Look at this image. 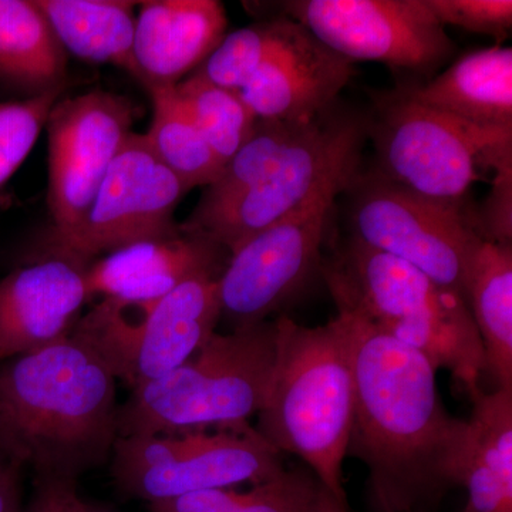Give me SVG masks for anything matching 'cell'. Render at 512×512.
Masks as SVG:
<instances>
[{"mask_svg":"<svg viewBox=\"0 0 512 512\" xmlns=\"http://www.w3.org/2000/svg\"><path fill=\"white\" fill-rule=\"evenodd\" d=\"M117 379L72 333L0 365V406L36 477L77 478L117 439Z\"/></svg>","mask_w":512,"mask_h":512,"instance_id":"obj_2","label":"cell"},{"mask_svg":"<svg viewBox=\"0 0 512 512\" xmlns=\"http://www.w3.org/2000/svg\"><path fill=\"white\" fill-rule=\"evenodd\" d=\"M87 266L45 254L0 281V363L69 335L87 299Z\"/></svg>","mask_w":512,"mask_h":512,"instance_id":"obj_13","label":"cell"},{"mask_svg":"<svg viewBox=\"0 0 512 512\" xmlns=\"http://www.w3.org/2000/svg\"><path fill=\"white\" fill-rule=\"evenodd\" d=\"M466 302L497 389L512 390V244L480 242L466 282Z\"/></svg>","mask_w":512,"mask_h":512,"instance_id":"obj_21","label":"cell"},{"mask_svg":"<svg viewBox=\"0 0 512 512\" xmlns=\"http://www.w3.org/2000/svg\"><path fill=\"white\" fill-rule=\"evenodd\" d=\"M284 470L281 454L252 427L190 431V443L173 463L120 478L116 485L150 503L190 491L262 484Z\"/></svg>","mask_w":512,"mask_h":512,"instance_id":"obj_14","label":"cell"},{"mask_svg":"<svg viewBox=\"0 0 512 512\" xmlns=\"http://www.w3.org/2000/svg\"><path fill=\"white\" fill-rule=\"evenodd\" d=\"M220 318L215 276H197L167 293L144 325L127 386L136 389L184 365L211 339Z\"/></svg>","mask_w":512,"mask_h":512,"instance_id":"obj_18","label":"cell"},{"mask_svg":"<svg viewBox=\"0 0 512 512\" xmlns=\"http://www.w3.org/2000/svg\"><path fill=\"white\" fill-rule=\"evenodd\" d=\"M313 512H350L348 507V500L346 498L338 497L325 487L320 490L318 503H316L315 511Z\"/></svg>","mask_w":512,"mask_h":512,"instance_id":"obj_35","label":"cell"},{"mask_svg":"<svg viewBox=\"0 0 512 512\" xmlns=\"http://www.w3.org/2000/svg\"><path fill=\"white\" fill-rule=\"evenodd\" d=\"M345 192L350 238L402 259L466 299L468 266L483 241L473 211L426 200L373 170H357Z\"/></svg>","mask_w":512,"mask_h":512,"instance_id":"obj_8","label":"cell"},{"mask_svg":"<svg viewBox=\"0 0 512 512\" xmlns=\"http://www.w3.org/2000/svg\"><path fill=\"white\" fill-rule=\"evenodd\" d=\"M175 90L215 156L227 164L258 123L247 104L239 93L215 86L198 74L175 84Z\"/></svg>","mask_w":512,"mask_h":512,"instance_id":"obj_27","label":"cell"},{"mask_svg":"<svg viewBox=\"0 0 512 512\" xmlns=\"http://www.w3.org/2000/svg\"><path fill=\"white\" fill-rule=\"evenodd\" d=\"M66 50L35 0H0V77L37 94L63 86Z\"/></svg>","mask_w":512,"mask_h":512,"instance_id":"obj_23","label":"cell"},{"mask_svg":"<svg viewBox=\"0 0 512 512\" xmlns=\"http://www.w3.org/2000/svg\"><path fill=\"white\" fill-rule=\"evenodd\" d=\"M227 252L181 229L170 237L128 245L87 268V299L156 301L197 276L220 278Z\"/></svg>","mask_w":512,"mask_h":512,"instance_id":"obj_16","label":"cell"},{"mask_svg":"<svg viewBox=\"0 0 512 512\" xmlns=\"http://www.w3.org/2000/svg\"><path fill=\"white\" fill-rule=\"evenodd\" d=\"M366 138V116L335 107L303 128L261 184L210 220L184 232L210 239L231 254L242 242L299 207Z\"/></svg>","mask_w":512,"mask_h":512,"instance_id":"obj_11","label":"cell"},{"mask_svg":"<svg viewBox=\"0 0 512 512\" xmlns=\"http://www.w3.org/2000/svg\"><path fill=\"white\" fill-rule=\"evenodd\" d=\"M148 90L153 100V123L146 137L154 153L177 175L185 190L208 187L217 180L224 164L198 130L175 84Z\"/></svg>","mask_w":512,"mask_h":512,"instance_id":"obj_24","label":"cell"},{"mask_svg":"<svg viewBox=\"0 0 512 512\" xmlns=\"http://www.w3.org/2000/svg\"><path fill=\"white\" fill-rule=\"evenodd\" d=\"M400 86L423 106L477 126L512 130V49L473 50L427 82Z\"/></svg>","mask_w":512,"mask_h":512,"instance_id":"obj_19","label":"cell"},{"mask_svg":"<svg viewBox=\"0 0 512 512\" xmlns=\"http://www.w3.org/2000/svg\"><path fill=\"white\" fill-rule=\"evenodd\" d=\"M64 50L93 63H111L136 76L134 2L35 0Z\"/></svg>","mask_w":512,"mask_h":512,"instance_id":"obj_22","label":"cell"},{"mask_svg":"<svg viewBox=\"0 0 512 512\" xmlns=\"http://www.w3.org/2000/svg\"><path fill=\"white\" fill-rule=\"evenodd\" d=\"M366 116L372 170L426 200L467 208V195L493 171L512 167V130L477 126L412 99L402 86L373 96Z\"/></svg>","mask_w":512,"mask_h":512,"instance_id":"obj_6","label":"cell"},{"mask_svg":"<svg viewBox=\"0 0 512 512\" xmlns=\"http://www.w3.org/2000/svg\"><path fill=\"white\" fill-rule=\"evenodd\" d=\"M353 74L352 60L303 28L291 45L256 72L239 97L256 120L309 124L335 109Z\"/></svg>","mask_w":512,"mask_h":512,"instance_id":"obj_15","label":"cell"},{"mask_svg":"<svg viewBox=\"0 0 512 512\" xmlns=\"http://www.w3.org/2000/svg\"><path fill=\"white\" fill-rule=\"evenodd\" d=\"M227 30L217 0H148L134 29L136 77L151 86L177 84L217 49Z\"/></svg>","mask_w":512,"mask_h":512,"instance_id":"obj_17","label":"cell"},{"mask_svg":"<svg viewBox=\"0 0 512 512\" xmlns=\"http://www.w3.org/2000/svg\"><path fill=\"white\" fill-rule=\"evenodd\" d=\"M302 29L291 19L275 16L234 30L224 36L195 74L239 93L265 63L291 45Z\"/></svg>","mask_w":512,"mask_h":512,"instance_id":"obj_26","label":"cell"},{"mask_svg":"<svg viewBox=\"0 0 512 512\" xmlns=\"http://www.w3.org/2000/svg\"><path fill=\"white\" fill-rule=\"evenodd\" d=\"M28 464V454L0 406V477Z\"/></svg>","mask_w":512,"mask_h":512,"instance_id":"obj_33","label":"cell"},{"mask_svg":"<svg viewBox=\"0 0 512 512\" xmlns=\"http://www.w3.org/2000/svg\"><path fill=\"white\" fill-rule=\"evenodd\" d=\"M441 25L494 37L498 43L511 35V0H426Z\"/></svg>","mask_w":512,"mask_h":512,"instance_id":"obj_30","label":"cell"},{"mask_svg":"<svg viewBox=\"0 0 512 512\" xmlns=\"http://www.w3.org/2000/svg\"><path fill=\"white\" fill-rule=\"evenodd\" d=\"M133 106L124 96L93 90L56 103L49 131V201L55 232L49 241L82 224L104 175L131 133Z\"/></svg>","mask_w":512,"mask_h":512,"instance_id":"obj_12","label":"cell"},{"mask_svg":"<svg viewBox=\"0 0 512 512\" xmlns=\"http://www.w3.org/2000/svg\"><path fill=\"white\" fill-rule=\"evenodd\" d=\"M84 503L77 494L76 481L36 477L32 498L23 512H83Z\"/></svg>","mask_w":512,"mask_h":512,"instance_id":"obj_32","label":"cell"},{"mask_svg":"<svg viewBox=\"0 0 512 512\" xmlns=\"http://www.w3.org/2000/svg\"><path fill=\"white\" fill-rule=\"evenodd\" d=\"M339 312L359 316L409 346L468 393L488 373L483 343L466 299L434 284L413 265L349 238L322 266Z\"/></svg>","mask_w":512,"mask_h":512,"instance_id":"obj_4","label":"cell"},{"mask_svg":"<svg viewBox=\"0 0 512 512\" xmlns=\"http://www.w3.org/2000/svg\"><path fill=\"white\" fill-rule=\"evenodd\" d=\"M362 148L350 151L299 207L229 254L218 296L221 316L234 322V329L266 322L319 268L336 200L359 170Z\"/></svg>","mask_w":512,"mask_h":512,"instance_id":"obj_7","label":"cell"},{"mask_svg":"<svg viewBox=\"0 0 512 512\" xmlns=\"http://www.w3.org/2000/svg\"><path fill=\"white\" fill-rule=\"evenodd\" d=\"M276 360L256 433L302 460L319 483L346 498L342 466L352 431L355 379L339 316L318 328L275 320Z\"/></svg>","mask_w":512,"mask_h":512,"instance_id":"obj_3","label":"cell"},{"mask_svg":"<svg viewBox=\"0 0 512 512\" xmlns=\"http://www.w3.org/2000/svg\"><path fill=\"white\" fill-rule=\"evenodd\" d=\"M274 5L271 18L293 20L353 63L367 60L407 73L406 82H427L456 52L426 0H288Z\"/></svg>","mask_w":512,"mask_h":512,"instance_id":"obj_9","label":"cell"},{"mask_svg":"<svg viewBox=\"0 0 512 512\" xmlns=\"http://www.w3.org/2000/svg\"><path fill=\"white\" fill-rule=\"evenodd\" d=\"M248 491V490H247ZM237 488H208L150 501V512H231L247 497Z\"/></svg>","mask_w":512,"mask_h":512,"instance_id":"obj_31","label":"cell"},{"mask_svg":"<svg viewBox=\"0 0 512 512\" xmlns=\"http://www.w3.org/2000/svg\"><path fill=\"white\" fill-rule=\"evenodd\" d=\"M183 183L156 156L146 134L130 133L101 181L99 191L72 234L49 241L45 254L66 256L89 268L104 252L170 237Z\"/></svg>","mask_w":512,"mask_h":512,"instance_id":"obj_10","label":"cell"},{"mask_svg":"<svg viewBox=\"0 0 512 512\" xmlns=\"http://www.w3.org/2000/svg\"><path fill=\"white\" fill-rule=\"evenodd\" d=\"M83 512H113V511L107 510V508L99 507V505L84 503Z\"/></svg>","mask_w":512,"mask_h":512,"instance_id":"obj_36","label":"cell"},{"mask_svg":"<svg viewBox=\"0 0 512 512\" xmlns=\"http://www.w3.org/2000/svg\"><path fill=\"white\" fill-rule=\"evenodd\" d=\"M306 126L308 124L258 120L254 133L224 165L217 180L208 185L190 218L180 228L190 231L261 184Z\"/></svg>","mask_w":512,"mask_h":512,"instance_id":"obj_25","label":"cell"},{"mask_svg":"<svg viewBox=\"0 0 512 512\" xmlns=\"http://www.w3.org/2000/svg\"><path fill=\"white\" fill-rule=\"evenodd\" d=\"M322 487L311 471L284 470L266 483L252 485L231 512H313Z\"/></svg>","mask_w":512,"mask_h":512,"instance_id":"obj_29","label":"cell"},{"mask_svg":"<svg viewBox=\"0 0 512 512\" xmlns=\"http://www.w3.org/2000/svg\"><path fill=\"white\" fill-rule=\"evenodd\" d=\"M348 335L355 409L348 456L369 471L375 512H433L461 487L467 420L447 412L437 370L366 320L339 312Z\"/></svg>","mask_w":512,"mask_h":512,"instance_id":"obj_1","label":"cell"},{"mask_svg":"<svg viewBox=\"0 0 512 512\" xmlns=\"http://www.w3.org/2000/svg\"><path fill=\"white\" fill-rule=\"evenodd\" d=\"M461 487L463 512H512V390L471 394Z\"/></svg>","mask_w":512,"mask_h":512,"instance_id":"obj_20","label":"cell"},{"mask_svg":"<svg viewBox=\"0 0 512 512\" xmlns=\"http://www.w3.org/2000/svg\"><path fill=\"white\" fill-rule=\"evenodd\" d=\"M62 87L46 90L22 103L0 104V187L29 156Z\"/></svg>","mask_w":512,"mask_h":512,"instance_id":"obj_28","label":"cell"},{"mask_svg":"<svg viewBox=\"0 0 512 512\" xmlns=\"http://www.w3.org/2000/svg\"><path fill=\"white\" fill-rule=\"evenodd\" d=\"M275 360V322L214 333L184 365L131 390L119 406L117 437L248 429Z\"/></svg>","mask_w":512,"mask_h":512,"instance_id":"obj_5","label":"cell"},{"mask_svg":"<svg viewBox=\"0 0 512 512\" xmlns=\"http://www.w3.org/2000/svg\"><path fill=\"white\" fill-rule=\"evenodd\" d=\"M20 474L22 468H16L0 477V512H23Z\"/></svg>","mask_w":512,"mask_h":512,"instance_id":"obj_34","label":"cell"}]
</instances>
